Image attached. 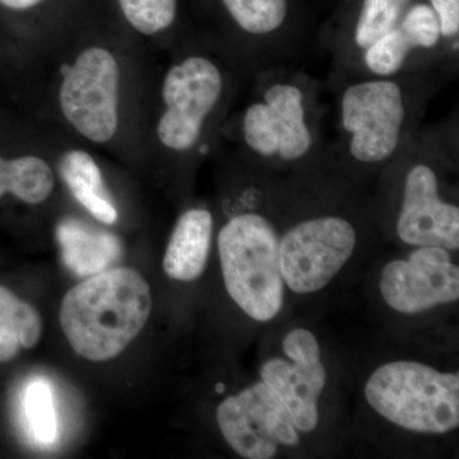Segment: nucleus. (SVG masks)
<instances>
[{"label": "nucleus", "instance_id": "f257e3e1", "mask_svg": "<svg viewBox=\"0 0 459 459\" xmlns=\"http://www.w3.org/2000/svg\"><path fill=\"white\" fill-rule=\"evenodd\" d=\"M151 57L104 0H80L21 50L25 114L84 146L141 166Z\"/></svg>", "mask_w": 459, "mask_h": 459}, {"label": "nucleus", "instance_id": "f03ea898", "mask_svg": "<svg viewBox=\"0 0 459 459\" xmlns=\"http://www.w3.org/2000/svg\"><path fill=\"white\" fill-rule=\"evenodd\" d=\"M249 78L199 31L152 54L142 110L141 166L189 171L212 155Z\"/></svg>", "mask_w": 459, "mask_h": 459}, {"label": "nucleus", "instance_id": "7ed1b4c3", "mask_svg": "<svg viewBox=\"0 0 459 459\" xmlns=\"http://www.w3.org/2000/svg\"><path fill=\"white\" fill-rule=\"evenodd\" d=\"M322 95V83L298 65L253 74L213 152L259 171H312L327 164Z\"/></svg>", "mask_w": 459, "mask_h": 459}, {"label": "nucleus", "instance_id": "20e7f679", "mask_svg": "<svg viewBox=\"0 0 459 459\" xmlns=\"http://www.w3.org/2000/svg\"><path fill=\"white\" fill-rule=\"evenodd\" d=\"M453 78L444 71H422L328 83L336 135L327 142V164L385 169L421 128L430 102Z\"/></svg>", "mask_w": 459, "mask_h": 459}, {"label": "nucleus", "instance_id": "39448f33", "mask_svg": "<svg viewBox=\"0 0 459 459\" xmlns=\"http://www.w3.org/2000/svg\"><path fill=\"white\" fill-rule=\"evenodd\" d=\"M152 310L150 285L132 268L100 272L69 290L60 307V325L81 358H117L141 333Z\"/></svg>", "mask_w": 459, "mask_h": 459}, {"label": "nucleus", "instance_id": "423d86ee", "mask_svg": "<svg viewBox=\"0 0 459 459\" xmlns=\"http://www.w3.org/2000/svg\"><path fill=\"white\" fill-rule=\"evenodd\" d=\"M459 133L446 123L424 126L389 164L401 172L395 234L412 247L459 249V207L443 195V170L455 165Z\"/></svg>", "mask_w": 459, "mask_h": 459}, {"label": "nucleus", "instance_id": "0eeeda50", "mask_svg": "<svg viewBox=\"0 0 459 459\" xmlns=\"http://www.w3.org/2000/svg\"><path fill=\"white\" fill-rule=\"evenodd\" d=\"M226 290L250 318L268 322L282 309L285 282L280 268V235L264 213L232 214L217 238Z\"/></svg>", "mask_w": 459, "mask_h": 459}, {"label": "nucleus", "instance_id": "6e6552de", "mask_svg": "<svg viewBox=\"0 0 459 459\" xmlns=\"http://www.w3.org/2000/svg\"><path fill=\"white\" fill-rule=\"evenodd\" d=\"M368 403L392 424L415 433L446 434L459 427V376L416 361H394L374 371Z\"/></svg>", "mask_w": 459, "mask_h": 459}, {"label": "nucleus", "instance_id": "1a4fd4ad", "mask_svg": "<svg viewBox=\"0 0 459 459\" xmlns=\"http://www.w3.org/2000/svg\"><path fill=\"white\" fill-rule=\"evenodd\" d=\"M217 2L222 18L202 33L249 77L265 69L298 65L307 42L292 26L290 0Z\"/></svg>", "mask_w": 459, "mask_h": 459}, {"label": "nucleus", "instance_id": "9d476101", "mask_svg": "<svg viewBox=\"0 0 459 459\" xmlns=\"http://www.w3.org/2000/svg\"><path fill=\"white\" fill-rule=\"evenodd\" d=\"M356 244L358 230L342 214H318L295 222L280 237L283 282L296 294L320 291L350 261Z\"/></svg>", "mask_w": 459, "mask_h": 459}, {"label": "nucleus", "instance_id": "9b49d317", "mask_svg": "<svg viewBox=\"0 0 459 459\" xmlns=\"http://www.w3.org/2000/svg\"><path fill=\"white\" fill-rule=\"evenodd\" d=\"M216 418L226 442L243 458H274L280 444L294 446L300 442L291 416L264 382L226 398Z\"/></svg>", "mask_w": 459, "mask_h": 459}, {"label": "nucleus", "instance_id": "f8f14e48", "mask_svg": "<svg viewBox=\"0 0 459 459\" xmlns=\"http://www.w3.org/2000/svg\"><path fill=\"white\" fill-rule=\"evenodd\" d=\"M282 346L291 361L271 359L265 362L262 382L282 402L298 430L310 433L318 427V400L327 382L319 343L312 332L296 328L286 334Z\"/></svg>", "mask_w": 459, "mask_h": 459}, {"label": "nucleus", "instance_id": "ddd939ff", "mask_svg": "<svg viewBox=\"0 0 459 459\" xmlns=\"http://www.w3.org/2000/svg\"><path fill=\"white\" fill-rule=\"evenodd\" d=\"M380 292L395 312L418 314L459 299V270L449 250L419 247L407 259L388 263Z\"/></svg>", "mask_w": 459, "mask_h": 459}, {"label": "nucleus", "instance_id": "4468645a", "mask_svg": "<svg viewBox=\"0 0 459 459\" xmlns=\"http://www.w3.org/2000/svg\"><path fill=\"white\" fill-rule=\"evenodd\" d=\"M415 0H360L346 23L325 33L320 44L331 56L328 83L351 77L362 56L394 31Z\"/></svg>", "mask_w": 459, "mask_h": 459}, {"label": "nucleus", "instance_id": "2eb2a0df", "mask_svg": "<svg viewBox=\"0 0 459 459\" xmlns=\"http://www.w3.org/2000/svg\"><path fill=\"white\" fill-rule=\"evenodd\" d=\"M42 126L49 134L57 177L72 198L96 221L105 226L117 225L119 208L108 189L104 160L99 151Z\"/></svg>", "mask_w": 459, "mask_h": 459}, {"label": "nucleus", "instance_id": "dca6fc26", "mask_svg": "<svg viewBox=\"0 0 459 459\" xmlns=\"http://www.w3.org/2000/svg\"><path fill=\"white\" fill-rule=\"evenodd\" d=\"M38 124V133L21 152H0V199L12 195L21 204L38 207L53 198L60 180L49 134Z\"/></svg>", "mask_w": 459, "mask_h": 459}, {"label": "nucleus", "instance_id": "f3484780", "mask_svg": "<svg viewBox=\"0 0 459 459\" xmlns=\"http://www.w3.org/2000/svg\"><path fill=\"white\" fill-rule=\"evenodd\" d=\"M111 14L150 54L170 49L190 30L180 23L179 0H104Z\"/></svg>", "mask_w": 459, "mask_h": 459}, {"label": "nucleus", "instance_id": "a211bd4d", "mask_svg": "<svg viewBox=\"0 0 459 459\" xmlns=\"http://www.w3.org/2000/svg\"><path fill=\"white\" fill-rule=\"evenodd\" d=\"M213 228V214L208 208L190 207L181 212L164 255V271L170 279L190 282L201 277L210 255Z\"/></svg>", "mask_w": 459, "mask_h": 459}, {"label": "nucleus", "instance_id": "6ab92c4d", "mask_svg": "<svg viewBox=\"0 0 459 459\" xmlns=\"http://www.w3.org/2000/svg\"><path fill=\"white\" fill-rule=\"evenodd\" d=\"M56 238L65 267L80 277L107 271L122 255V246L114 234L72 217L57 223Z\"/></svg>", "mask_w": 459, "mask_h": 459}, {"label": "nucleus", "instance_id": "aec40b11", "mask_svg": "<svg viewBox=\"0 0 459 459\" xmlns=\"http://www.w3.org/2000/svg\"><path fill=\"white\" fill-rule=\"evenodd\" d=\"M42 334L40 314L22 299L0 286V362L13 360L21 349H33Z\"/></svg>", "mask_w": 459, "mask_h": 459}, {"label": "nucleus", "instance_id": "412c9836", "mask_svg": "<svg viewBox=\"0 0 459 459\" xmlns=\"http://www.w3.org/2000/svg\"><path fill=\"white\" fill-rule=\"evenodd\" d=\"M80 0H0V7L12 13L29 16V33L21 50L56 25Z\"/></svg>", "mask_w": 459, "mask_h": 459}, {"label": "nucleus", "instance_id": "4be33fe9", "mask_svg": "<svg viewBox=\"0 0 459 459\" xmlns=\"http://www.w3.org/2000/svg\"><path fill=\"white\" fill-rule=\"evenodd\" d=\"M25 409L33 437L42 444L56 442L57 424L53 392L45 380H35L26 392Z\"/></svg>", "mask_w": 459, "mask_h": 459}, {"label": "nucleus", "instance_id": "5701e85b", "mask_svg": "<svg viewBox=\"0 0 459 459\" xmlns=\"http://www.w3.org/2000/svg\"><path fill=\"white\" fill-rule=\"evenodd\" d=\"M439 20L444 44L459 56V0H429Z\"/></svg>", "mask_w": 459, "mask_h": 459}]
</instances>
